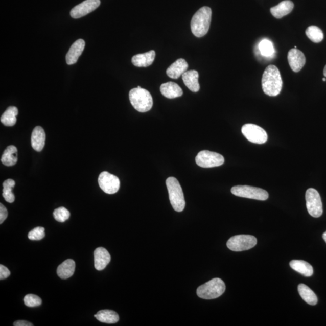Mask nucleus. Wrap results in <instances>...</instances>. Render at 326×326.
Instances as JSON below:
<instances>
[{"instance_id": "f257e3e1", "label": "nucleus", "mask_w": 326, "mask_h": 326, "mask_svg": "<svg viewBox=\"0 0 326 326\" xmlns=\"http://www.w3.org/2000/svg\"><path fill=\"white\" fill-rule=\"evenodd\" d=\"M262 86L263 91L269 96L274 97L280 94L283 81L277 66L271 65L265 69L262 79Z\"/></svg>"}, {"instance_id": "f03ea898", "label": "nucleus", "mask_w": 326, "mask_h": 326, "mask_svg": "<svg viewBox=\"0 0 326 326\" xmlns=\"http://www.w3.org/2000/svg\"><path fill=\"white\" fill-rule=\"evenodd\" d=\"M212 9L202 7L195 13L191 20V31L196 37L201 38L208 33L212 21Z\"/></svg>"}, {"instance_id": "7ed1b4c3", "label": "nucleus", "mask_w": 326, "mask_h": 326, "mask_svg": "<svg viewBox=\"0 0 326 326\" xmlns=\"http://www.w3.org/2000/svg\"><path fill=\"white\" fill-rule=\"evenodd\" d=\"M129 100L136 110L141 112L150 111L153 106L151 93L144 88H135L129 92Z\"/></svg>"}, {"instance_id": "20e7f679", "label": "nucleus", "mask_w": 326, "mask_h": 326, "mask_svg": "<svg viewBox=\"0 0 326 326\" xmlns=\"http://www.w3.org/2000/svg\"><path fill=\"white\" fill-rule=\"evenodd\" d=\"M166 184L168 190L169 200L173 208L176 212H182L185 208V201L181 186L177 179L169 177L166 179Z\"/></svg>"}, {"instance_id": "39448f33", "label": "nucleus", "mask_w": 326, "mask_h": 326, "mask_svg": "<svg viewBox=\"0 0 326 326\" xmlns=\"http://www.w3.org/2000/svg\"><path fill=\"white\" fill-rule=\"evenodd\" d=\"M225 289L224 281L221 278H215L199 287L196 293L199 297L205 300H212L220 297L224 294Z\"/></svg>"}, {"instance_id": "423d86ee", "label": "nucleus", "mask_w": 326, "mask_h": 326, "mask_svg": "<svg viewBox=\"0 0 326 326\" xmlns=\"http://www.w3.org/2000/svg\"><path fill=\"white\" fill-rule=\"evenodd\" d=\"M232 194L239 197L265 201L269 197L268 193L265 190L249 185H236L232 188Z\"/></svg>"}, {"instance_id": "0eeeda50", "label": "nucleus", "mask_w": 326, "mask_h": 326, "mask_svg": "<svg viewBox=\"0 0 326 326\" xmlns=\"http://www.w3.org/2000/svg\"><path fill=\"white\" fill-rule=\"evenodd\" d=\"M257 244V239L251 235H241L232 236L227 243V247L232 251L248 250Z\"/></svg>"}, {"instance_id": "6e6552de", "label": "nucleus", "mask_w": 326, "mask_h": 326, "mask_svg": "<svg viewBox=\"0 0 326 326\" xmlns=\"http://www.w3.org/2000/svg\"><path fill=\"white\" fill-rule=\"evenodd\" d=\"M196 164L203 168L218 167L224 164V158L218 153L202 151L199 152L195 158Z\"/></svg>"}, {"instance_id": "1a4fd4ad", "label": "nucleus", "mask_w": 326, "mask_h": 326, "mask_svg": "<svg viewBox=\"0 0 326 326\" xmlns=\"http://www.w3.org/2000/svg\"><path fill=\"white\" fill-rule=\"evenodd\" d=\"M306 201L309 215L314 218H319L322 214V204L319 193L313 188L307 190L306 192Z\"/></svg>"}, {"instance_id": "9d476101", "label": "nucleus", "mask_w": 326, "mask_h": 326, "mask_svg": "<svg viewBox=\"0 0 326 326\" xmlns=\"http://www.w3.org/2000/svg\"><path fill=\"white\" fill-rule=\"evenodd\" d=\"M242 132L248 141L255 144L267 142L268 135L264 129L254 124H245L242 126Z\"/></svg>"}, {"instance_id": "9b49d317", "label": "nucleus", "mask_w": 326, "mask_h": 326, "mask_svg": "<svg viewBox=\"0 0 326 326\" xmlns=\"http://www.w3.org/2000/svg\"><path fill=\"white\" fill-rule=\"evenodd\" d=\"M98 183L100 188L107 194H114L120 189V179L114 175L108 172H102L99 175Z\"/></svg>"}, {"instance_id": "f8f14e48", "label": "nucleus", "mask_w": 326, "mask_h": 326, "mask_svg": "<svg viewBox=\"0 0 326 326\" xmlns=\"http://www.w3.org/2000/svg\"><path fill=\"white\" fill-rule=\"evenodd\" d=\"M101 5L100 0H85L72 9L71 15L73 18L78 19L94 11Z\"/></svg>"}, {"instance_id": "ddd939ff", "label": "nucleus", "mask_w": 326, "mask_h": 326, "mask_svg": "<svg viewBox=\"0 0 326 326\" xmlns=\"http://www.w3.org/2000/svg\"><path fill=\"white\" fill-rule=\"evenodd\" d=\"M288 60L292 71L296 73L300 72L306 63L304 53L297 49H292L289 51Z\"/></svg>"}, {"instance_id": "4468645a", "label": "nucleus", "mask_w": 326, "mask_h": 326, "mask_svg": "<svg viewBox=\"0 0 326 326\" xmlns=\"http://www.w3.org/2000/svg\"><path fill=\"white\" fill-rule=\"evenodd\" d=\"M85 46V42L82 39H78L73 43L66 55V64L69 65L76 64L84 51Z\"/></svg>"}, {"instance_id": "2eb2a0df", "label": "nucleus", "mask_w": 326, "mask_h": 326, "mask_svg": "<svg viewBox=\"0 0 326 326\" xmlns=\"http://www.w3.org/2000/svg\"><path fill=\"white\" fill-rule=\"evenodd\" d=\"M95 267L98 271L104 269L111 261V255L106 249L99 247L94 251Z\"/></svg>"}, {"instance_id": "dca6fc26", "label": "nucleus", "mask_w": 326, "mask_h": 326, "mask_svg": "<svg viewBox=\"0 0 326 326\" xmlns=\"http://www.w3.org/2000/svg\"><path fill=\"white\" fill-rule=\"evenodd\" d=\"M189 67L188 62L184 59H178L173 63L166 71L169 78L177 79L184 74Z\"/></svg>"}, {"instance_id": "f3484780", "label": "nucleus", "mask_w": 326, "mask_h": 326, "mask_svg": "<svg viewBox=\"0 0 326 326\" xmlns=\"http://www.w3.org/2000/svg\"><path fill=\"white\" fill-rule=\"evenodd\" d=\"M45 133L41 126H36L33 129L31 137V144L33 149L37 152L42 151L45 146Z\"/></svg>"}, {"instance_id": "a211bd4d", "label": "nucleus", "mask_w": 326, "mask_h": 326, "mask_svg": "<svg viewBox=\"0 0 326 326\" xmlns=\"http://www.w3.org/2000/svg\"><path fill=\"white\" fill-rule=\"evenodd\" d=\"M160 91L165 97L168 99L181 97L183 95L182 89L180 86L173 82L162 84L160 86Z\"/></svg>"}, {"instance_id": "6ab92c4d", "label": "nucleus", "mask_w": 326, "mask_h": 326, "mask_svg": "<svg viewBox=\"0 0 326 326\" xmlns=\"http://www.w3.org/2000/svg\"><path fill=\"white\" fill-rule=\"evenodd\" d=\"M155 52L151 51L142 54H138L133 56L132 63L133 65L138 67H147L153 64L155 58Z\"/></svg>"}, {"instance_id": "aec40b11", "label": "nucleus", "mask_w": 326, "mask_h": 326, "mask_svg": "<svg viewBox=\"0 0 326 326\" xmlns=\"http://www.w3.org/2000/svg\"><path fill=\"white\" fill-rule=\"evenodd\" d=\"M183 82L187 87L192 92H197L200 89L198 79L199 73L196 71L185 72L182 75Z\"/></svg>"}, {"instance_id": "412c9836", "label": "nucleus", "mask_w": 326, "mask_h": 326, "mask_svg": "<svg viewBox=\"0 0 326 326\" xmlns=\"http://www.w3.org/2000/svg\"><path fill=\"white\" fill-rule=\"evenodd\" d=\"M294 5L290 0H285L270 9L271 14L275 18L280 19L289 14L293 10Z\"/></svg>"}, {"instance_id": "4be33fe9", "label": "nucleus", "mask_w": 326, "mask_h": 326, "mask_svg": "<svg viewBox=\"0 0 326 326\" xmlns=\"http://www.w3.org/2000/svg\"><path fill=\"white\" fill-rule=\"evenodd\" d=\"M75 268V262L72 259H67L59 266L57 274L60 278L67 279L74 274Z\"/></svg>"}, {"instance_id": "5701e85b", "label": "nucleus", "mask_w": 326, "mask_h": 326, "mask_svg": "<svg viewBox=\"0 0 326 326\" xmlns=\"http://www.w3.org/2000/svg\"><path fill=\"white\" fill-rule=\"evenodd\" d=\"M289 265L292 269L305 277H311L314 273V269L312 265L306 261L293 260L291 261Z\"/></svg>"}, {"instance_id": "b1692460", "label": "nucleus", "mask_w": 326, "mask_h": 326, "mask_svg": "<svg viewBox=\"0 0 326 326\" xmlns=\"http://www.w3.org/2000/svg\"><path fill=\"white\" fill-rule=\"evenodd\" d=\"M18 150L15 146H9L2 155L1 161L6 166H14L18 161Z\"/></svg>"}, {"instance_id": "393cba45", "label": "nucleus", "mask_w": 326, "mask_h": 326, "mask_svg": "<svg viewBox=\"0 0 326 326\" xmlns=\"http://www.w3.org/2000/svg\"><path fill=\"white\" fill-rule=\"evenodd\" d=\"M298 291L302 300L308 304L314 306L317 305L318 298L314 292L305 284H300L298 287Z\"/></svg>"}, {"instance_id": "a878e982", "label": "nucleus", "mask_w": 326, "mask_h": 326, "mask_svg": "<svg viewBox=\"0 0 326 326\" xmlns=\"http://www.w3.org/2000/svg\"><path fill=\"white\" fill-rule=\"evenodd\" d=\"M97 320L104 323L114 324L119 320V316L117 312L111 310H102L95 315Z\"/></svg>"}, {"instance_id": "bb28decb", "label": "nucleus", "mask_w": 326, "mask_h": 326, "mask_svg": "<svg viewBox=\"0 0 326 326\" xmlns=\"http://www.w3.org/2000/svg\"><path fill=\"white\" fill-rule=\"evenodd\" d=\"M18 114V109L15 106H9L3 113L1 117V122L6 126H13L16 124V116Z\"/></svg>"}, {"instance_id": "cd10ccee", "label": "nucleus", "mask_w": 326, "mask_h": 326, "mask_svg": "<svg viewBox=\"0 0 326 326\" xmlns=\"http://www.w3.org/2000/svg\"><path fill=\"white\" fill-rule=\"evenodd\" d=\"M15 185V182L12 179H7L3 182V196L5 201L9 203H13L15 201V195L12 192V189Z\"/></svg>"}, {"instance_id": "c85d7f7f", "label": "nucleus", "mask_w": 326, "mask_h": 326, "mask_svg": "<svg viewBox=\"0 0 326 326\" xmlns=\"http://www.w3.org/2000/svg\"><path fill=\"white\" fill-rule=\"evenodd\" d=\"M306 35L311 41L315 43L320 42L324 39L323 32L318 27L315 26L308 27L306 31Z\"/></svg>"}, {"instance_id": "c756f323", "label": "nucleus", "mask_w": 326, "mask_h": 326, "mask_svg": "<svg viewBox=\"0 0 326 326\" xmlns=\"http://www.w3.org/2000/svg\"><path fill=\"white\" fill-rule=\"evenodd\" d=\"M259 50L261 55L266 57H269L274 55V48L272 43L268 39H264L259 43Z\"/></svg>"}, {"instance_id": "7c9ffc66", "label": "nucleus", "mask_w": 326, "mask_h": 326, "mask_svg": "<svg viewBox=\"0 0 326 326\" xmlns=\"http://www.w3.org/2000/svg\"><path fill=\"white\" fill-rule=\"evenodd\" d=\"M53 216L56 221L64 222L69 219L71 213L66 208L61 207L55 209L53 212Z\"/></svg>"}, {"instance_id": "2f4dec72", "label": "nucleus", "mask_w": 326, "mask_h": 326, "mask_svg": "<svg viewBox=\"0 0 326 326\" xmlns=\"http://www.w3.org/2000/svg\"><path fill=\"white\" fill-rule=\"evenodd\" d=\"M24 302L28 307H36L42 304L41 298L34 294H28L24 298Z\"/></svg>"}, {"instance_id": "473e14b6", "label": "nucleus", "mask_w": 326, "mask_h": 326, "mask_svg": "<svg viewBox=\"0 0 326 326\" xmlns=\"http://www.w3.org/2000/svg\"><path fill=\"white\" fill-rule=\"evenodd\" d=\"M45 236V228L38 227L29 232L28 238L32 241H40L44 238Z\"/></svg>"}, {"instance_id": "72a5a7b5", "label": "nucleus", "mask_w": 326, "mask_h": 326, "mask_svg": "<svg viewBox=\"0 0 326 326\" xmlns=\"http://www.w3.org/2000/svg\"><path fill=\"white\" fill-rule=\"evenodd\" d=\"M10 275H11V272L9 269L5 267L4 265H0V279L4 280V279L8 278Z\"/></svg>"}, {"instance_id": "f704fd0d", "label": "nucleus", "mask_w": 326, "mask_h": 326, "mask_svg": "<svg viewBox=\"0 0 326 326\" xmlns=\"http://www.w3.org/2000/svg\"><path fill=\"white\" fill-rule=\"evenodd\" d=\"M8 216V212L6 208L2 204H0V224H2L4 222Z\"/></svg>"}, {"instance_id": "c9c22d12", "label": "nucleus", "mask_w": 326, "mask_h": 326, "mask_svg": "<svg viewBox=\"0 0 326 326\" xmlns=\"http://www.w3.org/2000/svg\"><path fill=\"white\" fill-rule=\"evenodd\" d=\"M13 325H15V326H33V324L32 323H31V322H28V321L20 320V321H15L14 322V323H13Z\"/></svg>"}, {"instance_id": "e433bc0d", "label": "nucleus", "mask_w": 326, "mask_h": 326, "mask_svg": "<svg viewBox=\"0 0 326 326\" xmlns=\"http://www.w3.org/2000/svg\"><path fill=\"white\" fill-rule=\"evenodd\" d=\"M322 238H323L324 240L326 243V231L324 232L323 235H322Z\"/></svg>"}, {"instance_id": "4c0bfd02", "label": "nucleus", "mask_w": 326, "mask_h": 326, "mask_svg": "<svg viewBox=\"0 0 326 326\" xmlns=\"http://www.w3.org/2000/svg\"><path fill=\"white\" fill-rule=\"evenodd\" d=\"M323 73H324V76H325V77H326V65L325 66V67H324V72H323Z\"/></svg>"}, {"instance_id": "58836bf2", "label": "nucleus", "mask_w": 326, "mask_h": 326, "mask_svg": "<svg viewBox=\"0 0 326 326\" xmlns=\"http://www.w3.org/2000/svg\"><path fill=\"white\" fill-rule=\"evenodd\" d=\"M322 81H323L324 82H325L326 80L324 78V79H322Z\"/></svg>"}]
</instances>
